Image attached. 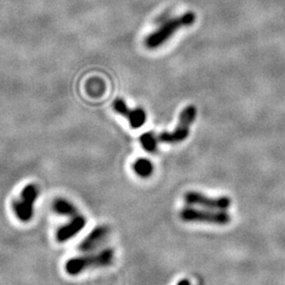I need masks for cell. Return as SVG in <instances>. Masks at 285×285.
<instances>
[{"label":"cell","instance_id":"1","mask_svg":"<svg viewBox=\"0 0 285 285\" xmlns=\"http://www.w3.org/2000/svg\"><path fill=\"white\" fill-rule=\"evenodd\" d=\"M114 252L110 249H104L95 255H89L85 257L72 258L66 262L65 269L71 276H76L84 270L90 268L107 267L113 263Z\"/></svg>","mask_w":285,"mask_h":285},{"label":"cell","instance_id":"2","mask_svg":"<svg viewBox=\"0 0 285 285\" xmlns=\"http://www.w3.org/2000/svg\"><path fill=\"white\" fill-rule=\"evenodd\" d=\"M196 20V15L192 12H187L177 18L169 19L159 27L155 32L150 34L146 39V45L150 49H155L168 40L174 34L183 27L191 26Z\"/></svg>","mask_w":285,"mask_h":285},{"label":"cell","instance_id":"3","mask_svg":"<svg viewBox=\"0 0 285 285\" xmlns=\"http://www.w3.org/2000/svg\"><path fill=\"white\" fill-rule=\"evenodd\" d=\"M197 117V109L193 106L186 107L182 111L179 125L173 132H162L157 138V142L166 143V144H177L183 142L189 135V128L192 122L196 120Z\"/></svg>","mask_w":285,"mask_h":285},{"label":"cell","instance_id":"4","mask_svg":"<svg viewBox=\"0 0 285 285\" xmlns=\"http://www.w3.org/2000/svg\"><path fill=\"white\" fill-rule=\"evenodd\" d=\"M181 218L185 222H206L216 225H226L231 222V215L223 210H200L191 207L182 210Z\"/></svg>","mask_w":285,"mask_h":285},{"label":"cell","instance_id":"5","mask_svg":"<svg viewBox=\"0 0 285 285\" xmlns=\"http://www.w3.org/2000/svg\"><path fill=\"white\" fill-rule=\"evenodd\" d=\"M38 192L39 191L36 185L30 184L22 190L20 200L13 202V210L20 221L28 222L32 219L34 212L33 205L35 204L37 200Z\"/></svg>","mask_w":285,"mask_h":285},{"label":"cell","instance_id":"6","mask_svg":"<svg viewBox=\"0 0 285 285\" xmlns=\"http://www.w3.org/2000/svg\"><path fill=\"white\" fill-rule=\"evenodd\" d=\"M184 200L189 205H196L211 210H225L231 206L232 201L227 197L209 198L200 192L189 191L184 196Z\"/></svg>","mask_w":285,"mask_h":285},{"label":"cell","instance_id":"7","mask_svg":"<svg viewBox=\"0 0 285 285\" xmlns=\"http://www.w3.org/2000/svg\"><path fill=\"white\" fill-rule=\"evenodd\" d=\"M113 108L118 113L122 114L123 117L127 118L129 120L130 126L133 129H138L142 127L146 122V113L143 109H134L131 110L127 107V105L125 104V101L121 98L116 99V101L113 102Z\"/></svg>","mask_w":285,"mask_h":285},{"label":"cell","instance_id":"8","mask_svg":"<svg viewBox=\"0 0 285 285\" xmlns=\"http://www.w3.org/2000/svg\"><path fill=\"white\" fill-rule=\"evenodd\" d=\"M86 223H87V220L85 216L81 214H77L76 216H74L69 224L61 227L60 230L57 231L56 240L61 243H64L68 240H70V239H72L78 233H81L84 230Z\"/></svg>","mask_w":285,"mask_h":285},{"label":"cell","instance_id":"9","mask_svg":"<svg viewBox=\"0 0 285 285\" xmlns=\"http://www.w3.org/2000/svg\"><path fill=\"white\" fill-rule=\"evenodd\" d=\"M109 234V230L107 226H99L96 227L89 234V236L85 239V240L79 244L78 249L83 253H89L91 250L95 249L97 246H99L102 242L105 241Z\"/></svg>","mask_w":285,"mask_h":285},{"label":"cell","instance_id":"10","mask_svg":"<svg viewBox=\"0 0 285 285\" xmlns=\"http://www.w3.org/2000/svg\"><path fill=\"white\" fill-rule=\"evenodd\" d=\"M53 210L59 214L72 216V218H74V216L78 214V210L74 205L65 199H56L53 202Z\"/></svg>","mask_w":285,"mask_h":285},{"label":"cell","instance_id":"11","mask_svg":"<svg viewBox=\"0 0 285 285\" xmlns=\"http://www.w3.org/2000/svg\"><path fill=\"white\" fill-rule=\"evenodd\" d=\"M133 170L141 178H149L153 173V165L146 158H140L133 164Z\"/></svg>","mask_w":285,"mask_h":285},{"label":"cell","instance_id":"12","mask_svg":"<svg viewBox=\"0 0 285 285\" xmlns=\"http://www.w3.org/2000/svg\"><path fill=\"white\" fill-rule=\"evenodd\" d=\"M140 142L144 149L148 152H155L157 149V138L153 132H146L141 135Z\"/></svg>","mask_w":285,"mask_h":285},{"label":"cell","instance_id":"13","mask_svg":"<svg viewBox=\"0 0 285 285\" xmlns=\"http://www.w3.org/2000/svg\"><path fill=\"white\" fill-rule=\"evenodd\" d=\"M178 285H190V282L188 280H182L179 282Z\"/></svg>","mask_w":285,"mask_h":285}]
</instances>
